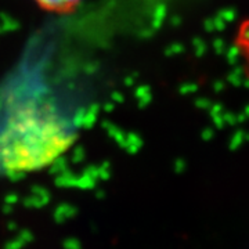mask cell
I'll return each mask as SVG.
<instances>
[{
	"mask_svg": "<svg viewBox=\"0 0 249 249\" xmlns=\"http://www.w3.org/2000/svg\"><path fill=\"white\" fill-rule=\"evenodd\" d=\"M40 9L54 14H68L79 6L82 0H34Z\"/></svg>",
	"mask_w": 249,
	"mask_h": 249,
	"instance_id": "cell-1",
	"label": "cell"
},
{
	"mask_svg": "<svg viewBox=\"0 0 249 249\" xmlns=\"http://www.w3.org/2000/svg\"><path fill=\"white\" fill-rule=\"evenodd\" d=\"M238 46L242 54L245 55V60L249 64V21L241 27L240 35H238Z\"/></svg>",
	"mask_w": 249,
	"mask_h": 249,
	"instance_id": "cell-2",
	"label": "cell"
}]
</instances>
